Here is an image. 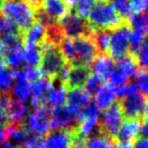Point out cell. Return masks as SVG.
<instances>
[{
	"label": "cell",
	"mask_w": 148,
	"mask_h": 148,
	"mask_svg": "<svg viewBox=\"0 0 148 148\" xmlns=\"http://www.w3.org/2000/svg\"><path fill=\"white\" fill-rule=\"evenodd\" d=\"M113 69L114 62L110 56H98L92 62V72H93V75L98 77L99 79H101L102 81L109 79Z\"/></svg>",
	"instance_id": "obj_16"
},
{
	"label": "cell",
	"mask_w": 148,
	"mask_h": 148,
	"mask_svg": "<svg viewBox=\"0 0 148 148\" xmlns=\"http://www.w3.org/2000/svg\"><path fill=\"white\" fill-rule=\"evenodd\" d=\"M14 82H15V73L12 69L6 66L0 68V93L9 92Z\"/></svg>",
	"instance_id": "obj_25"
},
{
	"label": "cell",
	"mask_w": 148,
	"mask_h": 148,
	"mask_svg": "<svg viewBox=\"0 0 148 148\" xmlns=\"http://www.w3.org/2000/svg\"><path fill=\"white\" fill-rule=\"evenodd\" d=\"M89 77V71L84 66H75L71 68L69 79L66 84L70 87V89L81 88L85 85L87 79Z\"/></svg>",
	"instance_id": "obj_21"
},
{
	"label": "cell",
	"mask_w": 148,
	"mask_h": 148,
	"mask_svg": "<svg viewBox=\"0 0 148 148\" xmlns=\"http://www.w3.org/2000/svg\"><path fill=\"white\" fill-rule=\"evenodd\" d=\"M47 25L40 21H34L32 24L24 30L23 38L27 45H41L47 41Z\"/></svg>",
	"instance_id": "obj_15"
},
{
	"label": "cell",
	"mask_w": 148,
	"mask_h": 148,
	"mask_svg": "<svg viewBox=\"0 0 148 148\" xmlns=\"http://www.w3.org/2000/svg\"><path fill=\"white\" fill-rule=\"evenodd\" d=\"M9 123L10 122H9V119H8L7 113L3 109L0 108V127L7 126Z\"/></svg>",
	"instance_id": "obj_42"
},
{
	"label": "cell",
	"mask_w": 148,
	"mask_h": 148,
	"mask_svg": "<svg viewBox=\"0 0 148 148\" xmlns=\"http://www.w3.org/2000/svg\"><path fill=\"white\" fill-rule=\"evenodd\" d=\"M129 34L130 30L127 26L121 25L114 28L110 36V45L108 51L110 57L114 59H120L127 55L130 49L129 47Z\"/></svg>",
	"instance_id": "obj_9"
},
{
	"label": "cell",
	"mask_w": 148,
	"mask_h": 148,
	"mask_svg": "<svg viewBox=\"0 0 148 148\" xmlns=\"http://www.w3.org/2000/svg\"><path fill=\"white\" fill-rule=\"evenodd\" d=\"M3 53H4V59H5V64H8V68L19 69L22 66V64H23L22 45L8 49Z\"/></svg>",
	"instance_id": "obj_23"
},
{
	"label": "cell",
	"mask_w": 148,
	"mask_h": 148,
	"mask_svg": "<svg viewBox=\"0 0 148 148\" xmlns=\"http://www.w3.org/2000/svg\"><path fill=\"white\" fill-rule=\"evenodd\" d=\"M53 85L51 79L40 78L31 84V106L33 109L45 107V96Z\"/></svg>",
	"instance_id": "obj_13"
},
{
	"label": "cell",
	"mask_w": 148,
	"mask_h": 148,
	"mask_svg": "<svg viewBox=\"0 0 148 148\" xmlns=\"http://www.w3.org/2000/svg\"><path fill=\"white\" fill-rule=\"evenodd\" d=\"M1 4H2V2H1V0H0V12H1Z\"/></svg>",
	"instance_id": "obj_49"
},
{
	"label": "cell",
	"mask_w": 148,
	"mask_h": 148,
	"mask_svg": "<svg viewBox=\"0 0 148 148\" xmlns=\"http://www.w3.org/2000/svg\"><path fill=\"white\" fill-rule=\"evenodd\" d=\"M141 126V120L137 119H126L123 121L121 126L119 127L114 141L120 142H132L137 139L139 134V129Z\"/></svg>",
	"instance_id": "obj_14"
},
{
	"label": "cell",
	"mask_w": 148,
	"mask_h": 148,
	"mask_svg": "<svg viewBox=\"0 0 148 148\" xmlns=\"http://www.w3.org/2000/svg\"><path fill=\"white\" fill-rule=\"evenodd\" d=\"M91 25L100 29L115 28L121 22V16L115 10L111 2L101 0L96 2L88 14Z\"/></svg>",
	"instance_id": "obj_3"
},
{
	"label": "cell",
	"mask_w": 148,
	"mask_h": 148,
	"mask_svg": "<svg viewBox=\"0 0 148 148\" xmlns=\"http://www.w3.org/2000/svg\"><path fill=\"white\" fill-rule=\"evenodd\" d=\"M102 85V80L99 79L96 76H89L87 79L86 83H85L84 87H85V91L89 94V95H95V93L98 91V89L101 87Z\"/></svg>",
	"instance_id": "obj_36"
},
{
	"label": "cell",
	"mask_w": 148,
	"mask_h": 148,
	"mask_svg": "<svg viewBox=\"0 0 148 148\" xmlns=\"http://www.w3.org/2000/svg\"><path fill=\"white\" fill-rule=\"evenodd\" d=\"M111 4L120 16L130 17L131 15H133L134 11L131 5V0H111Z\"/></svg>",
	"instance_id": "obj_28"
},
{
	"label": "cell",
	"mask_w": 148,
	"mask_h": 148,
	"mask_svg": "<svg viewBox=\"0 0 148 148\" xmlns=\"http://www.w3.org/2000/svg\"><path fill=\"white\" fill-rule=\"evenodd\" d=\"M131 5L134 12H146L148 10V0H131Z\"/></svg>",
	"instance_id": "obj_38"
},
{
	"label": "cell",
	"mask_w": 148,
	"mask_h": 148,
	"mask_svg": "<svg viewBox=\"0 0 148 148\" xmlns=\"http://www.w3.org/2000/svg\"><path fill=\"white\" fill-rule=\"evenodd\" d=\"M137 53V62L143 70L148 71V40L144 41Z\"/></svg>",
	"instance_id": "obj_35"
},
{
	"label": "cell",
	"mask_w": 148,
	"mask_h": 148,
	"mask_svg": "<svg viewBox=\"0 0 148 148\" xmlns=\"http://www.w3.org/2000/svg\"><path fill=\"white\" fill-rule=\"evenodd\" d=\"M12 95L19 101H27L31 95V83L21 79H15L12 86Z\"/></svg>",
	"instance_id": "obj_24"
},
{
	"label": "cell",
	"mask_w": 148,
	"mask_h": 148,
	"mask_svg": "<svg viewBox=\"0 0 148 148\" xmlns=\"http://www.w3.org/2000/svg\"><path fill=\"white\" fill-rule=\"evenodd\" d=\"M111 148H133L132 142H120V141H113Z\"/></svg>",
	"instance_id": "obj_43"
},
{
	"label": "cell",
	"mask_w": 148,
	"mask_h": 148,
	"mask_svg": "<svg viewBox=\"0 0 148 148\" xmlns=\"http://www.w3.org/2000/svg\"><path fill=\"white\" fill-rule=\"evenodd\" d=\"M66 5L68 6V8H75L79 3V0H64Z\"/></svg>",
	"instance_id": "obj_45"
},
{
	"label": "cell",
	"mask_w": 148,
	"mask_h": 148,
	"mask_svg": "<svg viewBox=\"0 0 148 148\" xmlns=\"http://www.w3.org/2000/svg\"><path fill=\"white\" fill-rule=\"evenodd\" d=\"M7 141V137H6V132L5 129L0 127V145L3 144L4 142Z\"/></svg>",
	"instance_id": "obj_44"
},
{
	"label": "cell",
	"mask_w": 148,
	"mask_h": 148,
	"mask_svg": "<svg viewBox=\"0 0 148 148\" xmlns=\"http://www.w3.org/2000/svg\"><path fill=\"white\" fill-rule=\"evenodd\" d=\"M40 72L42 76L53 79L59 74L60 69L66 64V60L57 45L45 41L41 45Z\"/></svg>",
	"instance_id": "obj_4"
},
{
	"label": "cell",
	"mask_w": 148,
	"mask_h": 148,
	"mask_svg": "<svg viewBox=\"0 0 148 148\" xmlns=\"http://www.w3.org/2000/svg\"><path fill=\"white\" fill-rule=\"evenodd\" d=\"M113 141V139L109 136L99 132L94 136L87 138L85 141V146L86 148H111Z\"/></svg>",
	"instance_id": "obj_26"
},
{
	"label": "cell",
	"mask_w": 148,
	"mask_h": 148,
	"mask_svg": "<svg viewBox=\"0 0 148 148\" xmlns=\"http://www.w3.org/2000/svg\"><path fill=\"white\" fill-rule=\"evenodd\" d=\"M60 51L64 60L76 66H88L97 57L98 49L95 41L89 36L66 37L60 41Z\"/></svg>",
	"instance_id": "obj_1"
},
{
	"label": "cell",
	"mask_w": 148,
	"mask_h": 148,
	"mask_svg": "<svg viewBox=\"0 0 148 148\" xmlns=\"http://www.w3.org/2000/svg\"><path fill=\"white\" fill-rule=\"evenodd\" d=\"M76 132L73 129H57L47 135V148H71L74 143Z\"/></svg>",
	"instance_id": "obj_12"
},
{
	"label": "cell",
	"mask_w": 148,
	"mask_h": 148,
	"mask_svg": "<svg viewBox=\"0 0 148 148\" xmlns=\"http://www.w3.org/2000/svg\"><path fill=\"white\" fill-rule=\"evenodd\" d=\"M139 135L142 138H148V120H144L141 123L140 129H139Z\"/></svg>",
	"instance_id": "obj_40"
},
{
	"label": "cell",
	"mask_w": 148,
	"mask_h": 148,
	"mask_svg": "<svg viewBox=\"0 0 148 148\" xmlns=\"http://www.w3.org/2000/svg\"><path fill=\"white\" fill-rule=\"evenodd\" d=\"M143 114H144V120H148V97L144 103V110H143Z\"/></svg>",
	"instance_id": "obj_46"
},
{
	"label": "cell",
	"mask_w": 148,
	"mask_h": 148,
	"mask_svg": "<svg viewBox=\"0 0 148 148\" xmlns=\"http://www.w3.org/2000/svg\"><path fill=\"white\" fill-rule=\"evenodd\" d=\"M29 107L25 102L19 101L17 99H12L9 108L7 109V116L9 122L11 123H22L27 117Z\"/></svg>",
	"instance_id": "obj_18"
},
{
	"label": "cell",
	"mask_w": 148,
	"mask_h": 148,
	"mask_svg": "<svg viewBox=\"0 0 148 148\" xmlns=\"http://www.w3.org/2000/svg\"><path fill=\"white\" fill-rule=\"evenodd\" d=\"M133 148H148V138H140L136 139Z\"/></svg>",
	"instance_id": "obj_41"
},
{
	"label": "cell",
	"mask_w": 148,
	"mask_h": 148,
	"mask_svg": "<svg viewBox=\"0 0 148 148\" xmlns=\"http://www.w3.org/2000/svg\"><path fill=\"white\" fill-rule=\"evenodd\" d=\"M66 91L64 85H55L51 86L45 96V107H58L62 106L66 101Z\"/></svg>",
	"instance_id": "obj_20"
},
{
	"label": "cell",
	"mask_w": 148,
	"mask_h": 148,
	"mask_svg": "<svg viewBox=\"0 0 148 148\" xmlns=\"http://www.w3.org/2000/svg\"><path fill=\"white\" fill-rule=\"evenodd\" d=\"M130 23L133 29L146 30L148 26V12H139L130 16Z\"/></svg>",
	"instance_id": "obj_32"
},
{
	"label": "cell",
	"mask_w": 148,
	"mask_h": 148,
	"mask_svg": "<svg viewBox=\"0 0 148 148\" xmlns=\"http://www.w3.org/2000/svg\"><path fill=\"white\" fill-rule=\"evenodd\" d=\"M110 36L111 32L106 29H101L98 31L95 36V45L98 49L101 51H107L110 45Z\"/></svg>",
	"instance_id": "obj_30"
},
{
	"label": "cell",
	"mask_w": 148,
	"mask_h": 148,
	"mask_svg": "<svg viewBox=\"0 0 148 148\" xmlns=\"http://www.w3.org/2000/svg\"><path fill=\"white\" fill-rule=\"evenodd\" d=\"M40 78H42V74L36 66H26L15 73V79L25 80L31 84L38 81Z\"/></svg>",
	"instance_id": "obj_27"
},
{
	"label": "cell",
	"mask_w": 148,
	"mask_h": 148,
	"mask_svg": "<svg viewBox=\"0 0 148 148\" xmlns=\"http://www.w3.org/2000/svg\"><path fill=\"white\" fill-rule=\"evenodd\" d=\"M145 32H147V33H148V26H147V28H146V30H145Z\"/></svg>",
	"instance_id": "obj_50"
},
{
	"label": "cell",
	"mask_w": 148,
	"mask_h": 148,
	"mask_svg": "<svg viewBox=\"0 0 148 148\" xmlns=\"http://www.w3.org/2000/svg\"><path fill=\"white\" fill-rule=\"evenodd\" d=\"M96 1L97 0H79L78 5L76 6L77 14L82 18L88 17L90 10L92 9L93 5L96 3Z\"/></svg>",
	"instance_id": "obj_37"
},
{
	"label": "cell",
	"mask_w": 148,
	"mask_h": 148,
	"mask_svg": "<svg viewBox=\"0 0 148 148\" xmlns=\"http://www.w3.org/2000/svg\"><path fill=\"white\" fill-rule=\"evenodd\" d=\"M70 71H71V66L64 64V66L60 69V71L59 72V74L57 75V77H56V78H57L60 83H62V84H66V81H68V79H69Z\"/></svg>",
	"instance_id": "obj_39"
},
{
	"label": "cell",
	"mask_w": 148,
	"mask_h": 148,
	"mask_svg": "<svg viewBox=\"0 0 148 148\" xmlns=\"http://www.w3.org/2000/svg\"><path fill=\"white\" fill-rule=\"evenodd\" d=\"M144 96L140 93L133 94L123 98L120 104L123 115L126 119H137L142 120L143 110H144Z\"/></svg>",
	"instance_id": "obj_11"
},
{
	"label": "cell",
	"mask_w": 148,
	"mask_h": 148,
	"mask_svg": "<svg viewBox=\"0 0 148 148\" xmlns=\"http://www.w3.org/2000/svg\"><path fill=\"white\" fill-rule=\"evenodd\" d=\"M135 85L138 92L143 96H148V71L142 70L135 75Z\"/></svg>",
	"instance_id": "obj_31"
},
{
	"label": "cell",
	"mask_w": 148,
	"mask_h": 148,
	"mask_svg": "<svg viewBox=\"0 0 148 148\" xmlns=\"http://www.w3.org/2000/svg\"><path fill=\"white\" fill-rule=\"evenodd\" d=\"M124 119L120 104L114 103L109 108L104 110L99 121V132L109 136L114 140L119 127L121 126Z\"/></svg>",
	"instance_id": "obj_7"
},
{
	"label": "cell",
	"mask_w": 148,
	"mask_h": 148,
	"mask_svg": "<svg viewBox=\"0 0 148 148\" xmlns=\"http://www.w3.org/2000/svg\"><path fill=\"white\" fill-rule=\"evenodd\" d=\"M1 12L18 29L25 30L36 19V7L27 0H5L1 4Z\"/></svg>",
	"instance_id": "obj_2"
},
{
	"label": "cell",
	"mask_w": 148,
	"mask_h": 148,
	"mask_svg": "<svg viewBox=\"0 0 148 148\" xmlns=\"http://www.w3.org/2000/svg\"><path fill=\"white\" fill-rule=\"evenodd\" d=\"M137 72H138V68H137L136 60L132 57L124 56L118 59L116 66H114L113 71L109 77L110 84L114 88L127 84L129 79L135 77Z\"/></svg>",
	"instance_id": "obj_6"
},
{
	"label": "cell",
	"mask_w": 148,
	"mask_h": 148,
	"mask_svg": "<svg viewBox=\"0 0 148 148\" xmlns=\"http://www.w3.org/2000/svg\"><path fill=\"white\" fill-rule=\"evenodd\" d=\"M145 31L141 29H133L129 34V47L133 51H137L145 41Z\"/></svg>",
	"instance_id": "obj_29"
},
{
	"label": "cell",
	"mask_w": 148,
	"mask_h": 148,
	"mask_svg": "<svg viewBox=\"0 0 148 148\" xmlns=\"http://www.w3.org/2000/svg\"><path fill=\"white\" fill-rule=\"evenodd\" d=\"M51 110L47 107L37 108L26 117V128L32 135L45 137L51 130Z\"/></svg>",
	"instance_id": "obj_8"
},
{
	"label": "cell",
	"mask_w": 148,
	"mask_h": 148,
	"mask_svg": "<svg viewBox=\"0 0 148 148\" xmlns=\"http://www.w3.org/2000/svg\"><path fill=\"white\" fill-rule=\"evenodd\" d=\"M117 96L111 84L101 85L95 93V104L100 110H105L116 102Z\"/></svg>",
	"instance_id": "obj_17"
},
{
	"label": "cell",
	"mask_w": 148,
	"mask_h": 148,
	"mask_svg": "<svg viewBox=\"0 0 148 148\" xmlns=\"http://www.w3.org/2000/svg\"><path fill=\"white\" fill-rule=\"evenodd\" d=\"M5 66V59H4V53L2 49H0V68Z\"/></svg>",
	"instance_id": "obj_47"
},
{
	"label": "cell",
	"mask_w": 148,
	"mask_h": 148,
	"mask_svg": "<svg viewBox=\"0 0 148 148\" xmlns=\"http://www.w3.org/2000/svg\"><path fill=\"white\" fill-rule=\"evenodd\" d=\"M66 102L68 103L69 106L83 110L91 103V95H89L82 88L70 89L66 93Z\"/></svg>",
	"instance_id": "obj_19"
},
{
	"label": "cell",
	"mask_w": 148,
	"mask_h": 148,
	"mask_svg": "<svg viewBox=\"0 0 148 148\" xmlns=\"http://www.w3.org/2000/svg\"><path fill=\"white\" fill-rule=\"evenodd\" d=\"M27 1L30 2V3L34 6V7H37V6H39V4H40L41 0H27Z\"/></svg>",
	"instance_id": "obj_48"
},
{
	"label": "cell",
	"mask_w": 148,
	"mask_h": 148,
	"mask_svg": "<svg viewBox=\"0 0 148 148\" xmlns=\"http://www.w3.org/2000/svg\"><path fill=\"white\" fill-rule=\"evenodd\" d=\"M41 58V49L39 45H27L25 43V47H22V59L23 64L27 66H36L39 64Z\"/></svg>",
	"instance_id": "obj_22"
},
{
	"label": "cell",
	"mask_w": 148,
	"mask_h": 148,
	"mask_svg": "<svg viewBox=\"0 0 148 148\" xmlns=\"http://www.w3.org/2000/svg\"><path fill=\"white\" fill-rule=\"evenodd\" d=\"M19 29L14 25V23L5 16H0V36L19 34Z\"/></svg>",
	"instance_id": "obj_33"
},
{
	"label": "cell",
	"mask_w": 148,
	"mask_h": 148,
	"mask_svg": "<svg viewBox=\"0 0 148 148\" xmlns=\"http://www.w3.org/2000/svg\"><path fill=\"white\" fill-rule=\"evenodd\" d=\"M51 130L76 128L82 120V110L72 106H58L49 111Z\"/></svg>",
	"instance_id": "obj_5"
},
{
	"label": "cell",
	"mask_w": 148,
	"mask_h": 148,
	"mask_svg": "<svg viewBox=\"0 0 148 148\" xmlns=\"http://www.w3.org/2000/svg\"><path fill=\"white\" fill-rule=\"evenodd\" d=\"M18 148H47L45 146V140L43 137L30 135V137L22 144H20Z\"/></svg>",
	"instance_id": "obj_34"
},
{
	"label": "cell",
	"mask_w": 148,
	"mask_h": 148,
	"mask_svg": "<svg viewBox=\"0 0 148 148\" xmlns=\"http://www.w3.org/2000/svg\"><path fill=\"white\" fill-rule=\"evenodd\" d=\"M59 26L62 34L71 38L85 36L90 30L88 24L84 21V18L79 16L77 13H66L60 20Z\"/></svg>",
	"instance_id": "obj_10"
}]
</instances>
